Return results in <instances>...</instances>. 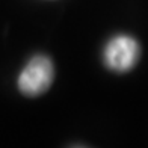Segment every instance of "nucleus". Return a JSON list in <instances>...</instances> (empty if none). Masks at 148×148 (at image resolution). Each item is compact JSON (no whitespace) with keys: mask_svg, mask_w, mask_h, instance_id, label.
Instances as JSON below:
<instances>
[{"mask_svg":"<svg viewBox=\"0 0 148 148\" xmlns=\"http://www.w3.org/2000/svg\"><path fill=\"white\" fill-rule=\"evenodd\" d=\"M55 79V66L50 58L33 56L18 77V88L26 97H38L47 92Z\"/></svg>","mask_w":148,"mask_h":148,"instance_id":"obj_1","label":"nucleus"},{"mask_svg":"<svg viewBox=\"0 0 148 148\" xmlns=\"http://www.w3.org/2000/svg\"><path fill=\"white\" fill-rule=\"evenodd\" d=\"M140 58V45L129 35H116L106 44L103 51L104 64L116 73L130 71Z\"/></svg>","mask_w":148,"mask_h":148,"instance_id":"obj_2","label":"nucleus"}]
</instances>
